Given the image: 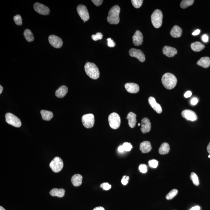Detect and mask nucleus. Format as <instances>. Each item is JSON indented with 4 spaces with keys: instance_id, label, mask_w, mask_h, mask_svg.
<instances>
[{
    "instance_id": "obj_19",
    "label": "nucleus",
    "mask_w": 210,
    "mask_h": 210,
    "mask_svg": "<svg viewBox=\"0 0 210 210\" xmlns=\"http://www.w3.org/2000/svg\"><path fill=\"white\" fill-rule=\"evenodd\" d=\"M137 115L133 112H130L127 116L126 119L128 120V125L130 127L134 128L136 126L137 120Z\"/></svg>"
},
{
    "instance_id": "obj_45",
    "label": "nucleus",
    "mask_w": 210,
    "mask_h": 210,
    "mask_svg": "<svg viewBox=\"0 0 210 210\" xmlns=\"http://www.w3.org/2000/svg\"><path fill=\"white\" fill-rule=\"evenodd\" d=\"M192 92L190 91H189L186 92L184 94V96L185 98H187L190 97L191 96H192Z\"/></svg>"
},
{
    "instance_id": "obj_35",
    "label": "nucleus",
    "mask_w": 210,
    "mask_h": 210,
    "mask_svg": "<svg viewBox=\"0 0 210 210\" xmlns=\"http://www.w3.org/2000/svg\"><path fill=\"white\" fill-rule=\"evenodd\" d=\"M103 35L101 32H98L95 35H93L92 36V40L95 41H97L98 40L102 39Z\"/></svg>"
},
{
    "instance_id": "obj_11",
    "label": "nucleus",
    "mask_w": 210,
    "mask_h": 210,
    "mask_svg": "<svg viewBox=\"0 0 210 210\" xmlns=\"http://www.w3.org/2000/svg\"><path fill=\"white\" fill-rule=\"evenodd\" d=\"M129 53L130 56L137 58L141 62H143L145 61V55L141 50L131 48L130 50Z\"/></svg>"
},
{
    "instance_id": "obj_18",
    "label": "nucleus",
    "mask_w": 210,
    "mask_h": 210,
    "mask_svg": "<svg viewBox=\"0 0 210 210\" xmlns=\"http://www.w3.org/2000/svg\"><path fill=\"white\" fill-rule=\"evenodd\" d=\"M148 101L150 106L156 112L160 114L162 112V109L160 105L156 103L155 99L153 97H150L149 98Z\"/></svg>"
},
{
    "instance_id": "obj_13",
    "label": "nucleus",
    "mask_w": 210,
    "mask_h": 210,
    "mask_svg": "<svg viewBox=\"0 0 210 210\" xmlns=\"http://www.w3.org/2000/svg\"><path fill=\"white\" fill-rule=\"evenodd\" d=\"M181 115L186 120L194 122L196 120L197 117L195 113L191 110L186 109L182 111Z\"/></svg>"
},
{
    "instance_id": "obj_30",
    "label": "nucleus",
    "mask_w": 210,
    "mask_h": 210,
    "mask_svg": "<svg viewBox=\"0 0 210 210\" xmlns=\"http://www.w3.org/2000/svg\"><path fill=\"white\" fill-rule=\"evenodd\" d=\"M193 0H183L180 4V6L183 9H185L193 4Z\"/></svg>"
},
{
    "instance_id": "obj_6",
    "label": "nucleus",
    "mask_w": 210,
    "mask_h": 210,
    "mask_svg": "<svg viewBox=\"0 0 210 210\" xmlns=\"http://www.w3.org/2000/svg\"><path fill=\"white\" fill-rule=\"evenodd\" d=\"M64 163L62 160L59 157H55L50 164V167L53 172L58 173L62 170L63 168Z\"/></svg>"
},
{
    "instance_id": "obj_24",
    "label": "nucleus",
    "mask_w": 210,
    "mask_h": 210,
    "mask_svg": "<svg viewBox=\"0 0 210 210\" xmlns=\"http://www.w3.org/2000/svg\"><path fill=\"white\" fill-rule=\"evenodd\" d=\"M65 190L64 189H51L50 194L53 197H57L62 198L65 195Z\"/></svg>"
},
{
    "instance_id": "obj_33",
    "label": "nucleus",
    "mask_w": 210,
    "mask_h": 210,
    "mask_svg": "<svg viewBox=\"0 0 210 210\" xmlns=\"http://www.w3.org/2000/svg\"><path fill=\"white\" fill-rule=\"evenodd\" d=\"M133 6L136 8H139L142 6L143 1L142 0H131Z\"/></svg>"
},
{
    "instance_id": "obj_5",
    "label": "nucleus",
    "mask_w": 210,
    "mask_h": 210,
    "mask_svg": "<svg viewBox=\"0 0 210 210\" xmlns=\"http://www.w3.org/2000/svg\"><path fill=\"white\" fill-rule=\"evenodd\" d=\"M110 126L112 129H117L120 127L121 124V118L118 114L116 112L111 114L108 117Z\"/></svg>"
},
{
    "instance_id": "obj_2",
    "label": "nucleus",
    "mask_w": 210,
    "mask_h": 210,
    "mask_svg": "<svg viewBox=\"0 0 210 210\" xmlns=\"http://www.w3.org/2000/svg\"><path fill=\"white\" fill-rule=\"evenodd\" d=\"M120 8L115 5L111 8L107 18V21L111 24H117L120 22Z\"/></svg>"
},
{
    "instance_id": "obj_25",
    "label": "nucleus",
    "mask_w": 210,
    "mask_h": 210,
    "mask_svg": "<svg viewBox=\"0 0 210 210\" xmlns=\"http://www.w3.org/2000/svg\"><path fill=\"white\" fill-rule=\"evenodd\" d=\"M197 64L203 68H208L210 65V59L209 57H202L197 62Z\"/></svg>"
},
{
    "instance_id": "obj_12",
    "label": "nucleus",
    "mask_w": 210,
    "mask_h": 210,
    "mask_svg": "<svg viewBox=\"0 0 210 210\" xmlns=\"http://www.w3.org/2000/svg\"><path fill=\"white\" fill-rule=\"evenodd\" d=\"M49 43L50 45L55 48H60L63 45V41L60 37L57 36L52 35H50L48 38Z\"/></svg>"
},
{
    "instance_id": "obj_50",
    "label": "nucleus",
    "mask_w": 210,
    "mask_h": 210,
    "mask_svg": "<svg viewBox=\"0 0 210 210\" xmlns=\"http://www.w3.org/2000/svg\"><path fill=\"white\" fill-rule=\"evenodd\" d=\"M207 151H208V153H209V154H210V142H209V145H208V146Z\"/></svg>"
},
{
    "instance_id": "obj_14",
    "label": "nucleus",
    "mask_w": 210,
    "mask_h": 210,
    "mask_svg": "<svg viewBox=\"0 0 210 210\" xmlns=\"http://www.w3.org/2000/svg\"><path fill=\"white\" fill-rule=\"evenodd\" d=\"M133 42L136 46H140L143 42V36L141 32L137 31L133 36Z\"/></svg>"
},
{
    "instance_id": "obj_39",
    "label": "nucleus",
    "mask_w": 210,
    "mask_h": 210,
    "mask_svg": "<svg viewBox=\"0 0 210 210\" xmlns=\"http://www.w3.org/2000/svg\"><path fill=\"white\" fill-rule=\"evenodd\" d=\"M101 187L104 190H108L111 189V186L107 183H104L101 185Z\"/></svg>"
},
{
    "instance_id": "obj_51",
    "label": "nucleus",
    "mask_w": 210,
    "mask_h": 210,
    "mask_svg": "<svg viewBox=\"0 0 210 210\" xmlns=\"http://www.w3.org/2000/svg\"><path fill=\"white\" fill-rule=\"evenodd\" d=\"M3 90V87L1 85H0V94H1L2 93Z\"/></svg>"
},
{
    "instance_id": "obj_27",
    "label": "nucleus",
    "mask_w": 210,
    "mask_h": 210,
    "mask_svg": "<svg viewBox=\"0 0 210 210\" xmlns=\"http://www.w3.org/2000/svg\"><path fill=\"white\" fill-rule=\"evenodd\" d=\"M170 148L169 144L166 142L161 144L159 149V153L161 155H165L169 153Z\"/></svg>"
},
{
    "instance_id": "obj_44",
    "label": "nucleus",
    "mask_w": 210,
    "mask_h": 210,
    "mask_svg": "<svg viewBox=\"0 0 210 210\" xmlns=\"http://www.w3.org/2000/svg\"><path fill=\"white\" fill-rule=\"evenodd\" d=\"M202 41L203 42H205V43H206V42H208V40H209V37H208V36L206 35V34H204V35H203V36H202Z\"/></svg>"
},
{
    "instance_id": "obj_55",
    "label": "nucleus",
    "mask_w": 210,
    "mask_h": 210,
    "mask_svg": "<svg viewBox=\"0 0 210 210\" xmlns=\"http://www.w3.org/2000/svg\"><path fill=\"white\" fill-rule=\"evenodd\" d=\"M85 22H86L85 21H84V23H85Z\"/></svg>"
},
{
    "instance_id": "obj_53",
    "label": "nucleus",
    "mask_w": 210,
    "mask_h": 210,
    "mask_svg": "<svg viewBox=\"0 0 210 210\" xmlns=\"http://www.w3.org/2000/svg\"><path fill=\"white\" fill-rule=\"evenodd\" d=\"M138 126H140V125H141V124H140V123H139V124H138Z\"/></svg>"
},
{
    "instance_id": "obj_1",
    "label": "nucleus",
    "mask_w": 210,
    "mask_h": 210,
    "mask_svg": "<svg viewBox=\"0 0 210 210\" xmlns=\"http://www.w3.org/2000/svg\"><path fill=\"white\" fill-rule=\"evenodd\" d=\"M178 82L177 78L174 75L170 73H166L161 78V82L166 88L171 90L176 85Z\"/></svg>"
},
{
    "instance_id": "obj_48",
    "label": "nucleus",
    "mask_w": 210,
    "mask_h": 210,
    "mask_svg": "<svg viewBox=\"0 0 210 210\" xmlns=\"http://www.w3.org/2000/svg\"><path fill=\"white\" fill-rule=\"evenodd\" d=\"M200 207L199 206H196L192 208L190 210H200Z\"/></svg>"
},
{
    "instance_id": "obj_23",
    "label": "nucleus",
    "mask_w": 210,
    "mask_h": 210,
    "mask_svg": "<svg viewBox=\"0 0 210 210\" xmlns=\"http://www.w3.org/2000/svg\"><path fill=\"white\" fill-rule=\"evenodd\" d=\"M83 177L79 174H76L72 177L71 182L73 185L78 187L81 185L82 183Z\"/></svg>"
},
{
    "instance_id": "obj_8",
    "label": "nucleus",
    "mask_w": 210,
    "mask_h": 210,
    "mask_svg": "<svg viewBox=\"0 0 210 210\" xmlns=\"http://www.w3.org/2000/svg\"><path fill=\"white\" fill-rule=\"evenodd\" d=\"M83 125L85 128H90L93 127L94 125V116L92 114H85L82 117Z\"/></svg>"
},
{
    "instance_id": "obj_10",
    "label": "nucleus",
    "mask_w": 210,
    "mask_h": 210,
    "mask_svg": "<svg viewBox=\"0 0 210 210\" xmlns=\"http://www.w3.org/2000/svg\"><path fill=\"white\" fill-rule=\"evenodd\" d=\"M34 10L41 15H47L50 13V10L47 6L39 2H36L34 4Z\"/></svg>"
},
{
    "instance_id": "obj_28",
    "label": "nucleus",
    "mask_w": 210,
    "mask_h": 210,
    "mask_svg": "<svg viewBox=\"0 0 210 210\" xmlns=\"http://www.w3.org/2000/svg\"><path fill=\"white\" fill-rule=\"evenodd\" d=\"M42 117L43 120L45 121H50L53 118V114L51 111L44 110H43L41 111Z\"/></svg>"
},
{
    "instance_id": "obj_20",
    "label": "nucleus",
    "mask_w": 210,
    "mask_h": 210,
    "mask_svg": "<svg viewBox=\"0 0 210 210\" xmlns=\"http://www.w3.org/2000/svg\"><path fill=\"white\" fill-rule=\"evenodd\" d=\"M152 150L151 143L148 141H145L141 142L140 145V150L142 153L150 152Z\"/></svg>"
},
{
    "instance_id": "obj_31",
    "label": "nucleus",
    "mask_w": 210,
    "mask_h": 210,
    "mask_svg": "<svg viewBox=\"0 0 210 210\" xmlns=\"http://www.w3.org/2000/svg\"><path fill=\"white\" fill-rule=\"evenodd\" d=\"M178 193V190L176 189H173L166 195V198L168 200L172 199Z\"/></svg>"
},
{
    "instance_id": "obj_9",
    "label": "nucleus",
    "mask_w": 210,
    "mask_h": 210,
    "mask_svg": "<svg viewBox=\"0 0 210 210\" xmlns=\"http://www.w3.org/2000/svg\"><path fill=\"white\" fill-rule=\"evenodd\" d=\"M77 10L81 17V19L84 21H87L90 19V16L87 7L84 5H79L77 8Z\"/></svg>"
},
{
    "instance_id": "obj_3",
    "label": "nucleus",
    "mask_w": 210,
    "mask_h": 210,
    "mask_svg": "<svg viewBox=\"0 0 210 210\" xmlns=\"http://www.w3.org/2000/svg\"><path fill=\"white\" fill-rule=\"evenodd\" d=\"M84 69L89 77L93 79H98L100 76L99 69L93 63L87 62L84 66Z\"/></svg>"
},
{
    "instance_id": "obj_47",
    "label": "nucleus",
    "mask_w": 210,
    "mask_h": 210,
    "mask_svg": "<svg viewBox=\"0 0 210 210\" xmlns=\"http://www.w3.org/2000/svg\"><path fill=\"white\" fill-rule=\"evenodd\" d=\"M200 30L197 29V30L194 31L193 32L192 35L194 36L198 35L200 34Z\"/></svg>"
},
{
    "instance_id": "obj_16",
    "label": "nucleus",
    "mask_w": 210,
    "mask_h": 210,
    "mask_svg": "<svg viewBox=\"0 0 210 210\" xmlns=\"http://www.w3.org/2000/svg\"><path fill=\"white\" fill-rule=\"evenodd\" d=\"M163 53L167 57H172L177 54L178 51L175 48L166 46L163 48Z\"/></svg>"
},
{
    "instance_id": "obj_49",
    "label": "nucleus",
    "mask_w": 210,
    "mask_h": 210,
    "mask_svg": "<svg viewBox=\"0 0 210 210\" xmlns=\"http://www.w3.org/2000/svg\"><path fill=\"white\" fill-rule=\"evenodd\" d=\"M93 210H105V209L102 207H98L94 208Z\"/></svg>"
},
{
    "instance_id": "obj_4",
    "label": "nucleus",
    "mask_w": 210,
    "mask_h": 210,
    "mask_svg": "<svg viewBox=\"0 0 210 210\" xmlns=\"http://www.w3.org/2000/svg\"><path fill=\"white\" fill-rule=\"evenodd\" d=\"M163 13L160 9H156L151 16V22L156 29L160 27L162 24Z\"/></svg>"
},
{
    "instance_id": "obj_17",
    "label": "nucleus",
    "mask_w": 210,
    "mask_h": 210,
    "mask_svg": "<svg viewBox=\"0 0 210 210\" xmlns=\"http://www.w3.org/2000/svg\"><path fill=\"white\" fill-rule=\"evenodd\" d=\"M125 87L127 91L130 93H137L139 91V85L134 83H127L125 84Z\"/></svg>"
},
{
    "instance_id": "obj_22",
    "label": "nucleus",
    "mask_w": 210,
    "mask_h": 210,
    "mask_svg": "<svg viewBox=\"0 0 210 210\" xmlns=\"http://www.w3.org/2000/svg\"><path fill=\"white\" fill-rule=\"evenodd\" d=\"M182 34V29L179 26H175L170 31V34L174 38H178L181 37Z\"/></svg>"
},
{
    "instance_id": "obj_36",
    "label": "nucleus",
    "mask_w": 210,
    "mask_h": 210,
    "mask_svg": "<svg viewBox=\"0 0 210 210\" xmlns=\"http://www.w3.org/2000/svg\"><path fill=\"white\" fill-rule=\"evenodd\" d=\"M149 165L153 168H156L158 167V162L156 160H152L149 161Z\"/></svg>"
},
{
    "instance_id": "obj_40",
    "label": "nucleus",
    "mask_w": 210,
    "mask_h": 210,
    "mask_svg": "<svg viewBox=\"0 0 210 210\" xmlns=\"http://www.w3.org/2000/svg\"><path fill=\"white\" fill-rule=\"evenodd\" d=\"M108 46L110 48L114 47L115 46V43L112 39L109 38L107 39Z\"/></svg>"
},
{
    "instance_id": "obj_52",
    "label": "nucleus",
    "mask_w": 210,
    "mask_h": 210,
    "mask_svg": "<svg viewBox=\"0 0 210 210\" xmlns=\"http://www.w3.org/2000/svg\"><path fill=\"white\" fill-rule=\"evenodd\" d=\"M0 210H6L4 208H3L1 206H0Z\"/></svg>"
},
{
    "instance_id": "obj_32",
    "label": "nucleus",
    "mask_w": 210,
    "mask_h": 210,
    "mask_svg": "<svg viewBox=\"0 0 210 210\" xmlns=\"http://www.w3.org/2000/svg\"><path fill=\"white\" fill-rule=\"evenodd\" d=\"M190 178L192 180L193 183L196 186H198L199 184V181L196 174L194 172H192L191 174Z\"/></svg>"
},
{
    "instance_id": "obj_38",
    "label": "nucleus",
    "mask_w": 210,
    "mask_h": 210,
    "mask_svg": "<svg viewBox=\"0 0 210 210\" xmlns=\"http://www.w3.org/2000/svg\"><path fill=\"white\" fill-rule=\"evenodd\" d=\"M139 170L142 173H146L147 172V170H148L147 166L145 164L141 165L139 167Z\"/></svg>"
},
{
    "instance_id": "obj_29",
    "label": "nucleus",
    "mask_w": 210,
    "mask_h": 210,
    "mask_svg": "<svg viewBox=\"0 0 210 210\" xmlns=\"http://www.w3.org/2000/svg\"><path fill=\"white\" fill-rule=\"evenodd\" d=\"M24 36L25 38L28 42H31L34 40V37L33 34H32L30 30L29 29L25 30Z\"/></svg>"
},
{
    "instance_id": "obj_34",
    "label": "nucleus",
    "mask_w": 210,
    "mask_h": 210,
    "mask_svg": "<svg viewBox=\"0 0 210 210\" xmlns=\"http://www.w3.org/2000/svg\"><path fill=\"white\" fill-rule=\"evenodd\" d=\"M13 19L16 24L17 26H21L22 24V19L21 16L17 15L13 17Z\"/></svg>"
},
{
    "instance_id": "obj_7",
    "label": "nucleus",
    "mask_w": 210,
    "mask_h": 210,
    "mask_svg": "<svg viewBox=\"0 0 210 210\" xmlns=\"http://www.w3.org/2000/svg\"><path fill=\"white\" fill-rule=\"evenodd\" d=\"M6 122L15 127L19 128L21 126V121L18 117L11 113H7L5 115Z\"/></svg>"
},
{
    "instance_id": "obj_21",
    "label": "nucleus",
    "mask_w": 210,
    "mask_h": 210,
    "mask_svg": "<svg viewBox=\"0 0 210 210\" xmlns=\"http://www.w3.org/2000/svg\"><path fill=\"white\" fill-rule=\"evenodd\" d=\"M68 91V88L65 86H62L60 87L56 90L55 95L58 98H62L65 97Z\"/></svg>"
},
{
    "instance_id": "obj_37",
    "label": "nucleus",
    "mask_w": 210,
    "mask_h": 210,
    "mask_svg": "<svg viewBox=\"0 0 210 210\" xmlns=\"http://www.w3.org/2000/svg\"><path fill=\"white\" fill-rule=\"evenodd\" d=\"M123 146L124 149L125 151H130L132 148V146L131 143H128V142H125L123 144Z\"/></svg>"
},
{
    "instance_id": "obj_43",
    "label": "nucleus",
    "mask_w": 210,
    "mask_h": 210,
    "mask_svg": "<svg viewBox=\"0 0 210 210\" xmlns=\"http://www.w3.org/2000/svg\"><path fill=\"white\" fill-rule=\"evenodd\" d=\"M198 100L197 98H192L191 100V104L192 105H195L198 103Z\"/></svg>"
},
{
    "instance_id": "obj_46",
    "label": "nucleus",
    "mask_w": 210,
    "mask_h": 210,
    "mask_svg": "<svg viewBox=\"0 0 210 210\" xmlns=\"http://www.w3.org/2000/svg\"><path fill=\"white\" fill-rule=\"evenodd\" d=\"M118 151L120 153H123L125 151L123 145L119 147Z\"/></svg>"
},
{
    "instance_id": "obj_15",
    "label": "nucleus",
    "mask_w": 210,
    "mask_h": 210,
    "mask_svg": "<svg viewBox=\"0 0 210 210\" xmlns=\"http://www.w3.org/2000/svg\"><path fill=\"white\" fill-rule=\"evenodd\" d=\"M151 124L148 118L145 117L141 121V131L143 134L149 132L151 130Z\"/></svg>"
},
{
    "instance_id": "obj_42",
    "label": "nucleus",
    "mask_w": 210,
    "mask_h": 210,
    "mask_svg": "<svg viewBox=\"0 0 210 210\" xmlns=\"http://www.w3.org/2000/svg\"><path fill=\"white\" fill-rule=\"evenodd\" d=\"M128 183V180L126 179V176L125 175V176H123V178L122 179V184L125 185L127 184Z\"/></svg>"
},
{
    "instance_id": "obj_54",
    "label": "nucleus",
    "mask_w": 210,
    "mask_h": 210,
    "mask_svg": "<svg viewBox=\"0 0 210 210\" xmlns=\"http://www.w3.org/2000/svg\"><path fill=\"white\" fill-rule=\"evenodd\" d=\"M208 157H209V158H210V154L209 155V156H208Z\"/></svg>"
},
{
    "instance_id": "obj_26",
    "label": "nucleus",
    "mask_w": 210,
    "mask_h": 210,
    "mask_svg": "<svg viewBox=\"0 0 210 210\" xmlns=\"http://www.w3.org/2000/svg\"><path fill=\"white\" fill-rule=\"evenodd\" d=\"M205 47L204 45L198 41L192 43L191 45V48H192V50L195 51V52H200V51L203 50Z\"/></svg>"
},
{
    "instance_id": "obj_41",
    "label": "nucleus",
    "mask_w": 210,
    "mask_h": 210,
    "mask_svg": "<svg viewBox=\"0 0 210 210\" xmlns=\"http://www.w3.org/2000/svg\"><path fill=\"white\" fill-rule=\"evenodd\" d=\"M92 1L95 6H98L101 5L103 1V0H92Z\"/></svg>"
}]
</instances>
